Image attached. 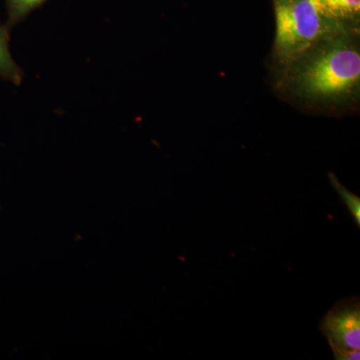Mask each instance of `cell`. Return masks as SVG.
Segmentation results:
<instances>
[{"label": "cell", "instance_id": "5b68a950", "mask_svg": "<svg viewBox=\"0 0 360 360\" xmlns=\"http://www.w3.org/2000/svg\"><path fill=\"white\" fill-rule=\"evenodd\" d=\"M9 45L11 30L6 25L0 23V79L18 86L22 82L25 73L14 60Z\"/></svg>", "mask_w": 360, "mask_h": 360}, {"label": "cell", "instance_id": "277c9868", "mask_svg": "<svg viewBox=\"0 0 360 360\" xmlns=\"http://www.w3.org/2000/svg\"><path fill=\"white\" fill-rule=\"evenodd\" d=\"M310 2L324 20L340 30L343 22L359 16L360 0H310Z\"/></svg>", "mask_w": 360, "mask_h": 360}, {"label": "cell", "instance_id": "8992f818", "mask_svg": "<svg viewBox=\"0 0 360 360\" xmlns=\"http://www.w3.org/2000/svg\"><path fill=\"white\" fill-rule=\"evenodd\" d=\"M45 1L46 0H6L7 28L13 30L14 26L25 20L28 14Z\"/></svg>", "mask_w": 360, "mask_h": 360}, {"label": "cell", "instance_id": "3957f363", "mask_svg": "<svg viewBox=\"0 0 360 360\" xmlns=\"http://www.w3.org/2000/svg\"><path fill=\"white\" fill-rule=\"evenodd\" d=\"M335 359H360V302L357 296L336 303L321 323Z\"/></svg>", "mask_w": 360, "mask_h": 360}, {"label": "cell", "instance_id": "52a82bcc", "mask_svg": "<svg viewBox=\"0 0 360 360\" xmlns=\"http://www.w3.org/2000/svg\"><path fill=\"white\" fill-rule=\"evenodd\" d=\"M329 179H330L331 184L335 186L338 193H340V198H342L343 202L347 205L348 210L352 213V217H354L355 224L357 226H360V198L359 196L355 195L352 191H348L345 188L342 184L338 181L336 176L333 174H329Z\"/></svg>", "mask_w": 360, "mask_h": 360}, {"label": "cell", "instance_id": "7a4b0ae2", "mask_svg": "<svg viewBox=\"0 0 360 360\" xmlns=\"http://www.w3.org/2000/svg\"><path fill=\"white\" fill-rule=\"evenodd\" d=\"M276 22L274 52L290 65L342 33L317 13L310 0H276Z\"/></svg>", "mask_w": 360, "mask_h": 360}, {"label": "cell", "instance_id": "6da1fadb", "mask_svg": "<svg viewBox=\"0 0 360 360\" xmlns=\"http://www.w3.org/2000/svg\"><path fill=\"white\" fill-rule=\"evenodd\" d=\"M295 63L296 89L307 98L333 101L359 89V49L340 35L319 44Z\"/></svg>", "mask_w": 360, "mask_h": 360}]
</instances>
